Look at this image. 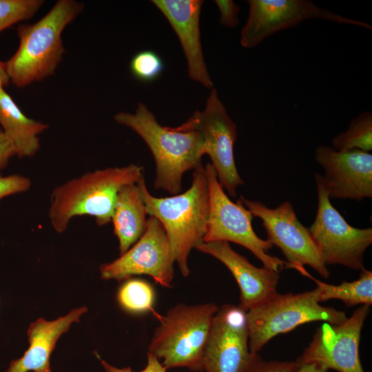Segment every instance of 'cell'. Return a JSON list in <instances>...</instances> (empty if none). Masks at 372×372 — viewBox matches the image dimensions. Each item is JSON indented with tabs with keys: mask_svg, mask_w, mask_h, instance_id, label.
I'll return each instance as SVG.
<instances>
[{
	"mask_svg": "<svg viewBox=\"0 0 372 372\" xmlns=\"http://www.w3.org/2000/svg\"><path fill=\"white\" fill-rule=\"evenodd\" d=\"M317 285L319 289V302L331 299L342 300L347 307L358 304H372V271L365 268L361 270L359 278L351 281H343L338 285L327 284L311 276L306 270L302 273Z\"/></svg>",
	"mask_w": 372,
	"mask_h": 372,
	"instance_id": "21",
	"label": "cell"
},
{
	"mask_svg": "<svg viewBox=\"0 0 372 372\" xmlns=\"http://www.w3.org/2000/svg\"><path fill=\"white\" fill-rule=\"evenodd\" d=\"M87 311L85 307L74 309L52 321L39 318L28 330L29 348L23 355L13 360L6 372H51L50 357L60 336Z\"/></svg>",
	"mask_w": 372,
	"mask_h": 372,
	"instance_id": "18",
	"label": "cell"
},
{
	"mask_svg": "<svg viewBox=\"0 0 372 372\" xmlns=\"http://www.w3.org/2000/svg\"><path fill=\"white\" fill-rule=\"evenodd\" d=\"M10 78L8 74L6 63L0 61V92L9 84Z\"/></svg>",
	"mask_w": 372,
	"mask_h": 372,
	"instance_id": "32",
	"label": "cell"
},
{
	"mask_svg": "<svg viewBox=\"0 0 372 372\" xmlns=\"http://www.w3.org/2000/svg\"><path fill=\"white\" fill-rule=\"evenodd\" d=\"M31 187V180L29 178L12 174L2 176L0 174V200L10 195L26 192Z\"/></svg>",
	"mask_w": 372,
	"mask_h": 372,
	"instance_id": "26",
	"label": "cell"
},
{
	"mask_svg": "<svg viewBox=\"0 0 372 372\" xmlns=\"http://www.w3.org/2000/svg\"><path fill=\"white\" fill-rule=\"evenodd\" d=\"M0 125L20 158L37 152L38 136L48 128V124L26 116L5 90L0 92Z\"/></svg>",
	"mask_w": 372,
	"mask_h": 372,
	"instance_id": "19",
	"label": "cell"
},
{
	"mask_svg": "<svg viewBox=\"0 0 372 372\" xmlns=\"http://www.w3.org/2000/svg\"><path fill=\"white\" fill-rule=\"evenodd\" d=\"M147 214L136 183L123 186L118 192L112 217L120 255L125 253L144 234Z\"/></svg>",
	"mask_w": 372,
	"mask_h": 372,
	"instance_id": "20",
	"label": "cell"
},
{
	"mask_svg": "<svg viewBox=\"0 0 372 372\" xmlns=\"http://www.w3.org/2000/svg\"><path fill=\"white\" fill-rule=\"evenodd\" d=\"M152 3L165 17L179 39L187 64L189 76L207 88L214 83L203 53L200 15L201 0H153Z\"/></svg>",
	"mask_w": 372,
	"mask_h": 372,
	"instance_id": "17",
	"label": "cell"
},
{
	"mask_svg": "<svg viewBox=\"0 0 372 372\" xmlns=\"http://www.w3.org/2000/svg\"><path fill=\"white\" fill-rule=\"evenodd\" d=\"M219 307L214 303L178 304L165 316H157L148 353L161 361L165 369L186 367L203 371L204 351L214 317Z\"/></svg>",
	"mask_w": 372,
	"mask_h": 372,
	"instance_id": "5",
	"label": "cell"
},
{
	"mask_svg": "<svg viewBox=\"0 0 372 372\" xmlns=\"http://www.w3.org/2000/svg\"><path fill=\"white\" fill-rule=\"evenodd\" d=\"M314 178L318 209L309 229L323 261L326 265L362 270L364 253L372 243V229L350 225L332 205L322 176L316 173Z\"/></svg>",
	"mask_w": 372,
	"mask_h": 372,
	"instance_id": "8",
	"label": "cell"
},
{
	"mask_svg": "<svg viewBox=\"0 0 372 372\" xmlns=\"http://www.w3.org/2000/svg\"><path fill=\"white\" fill-rule=\"evenodd\" d=\"M369 313L370 306L362 304L338 324L325 322L317 329L312 340L298 358L319 363L328 370L366 372L360 362L359 346L361 331Z\"/></svg>",
	"mask_w": 372,
	"mask_h": 372,
	"instance_id": "14",
	"label": "cell"
},
{
	"mask_svg": "<svg viewBox=\"0 0 372 372\" xmlns=\"http://www.w3.org/2000/svg\"><path fill=\"white\" fill-rule=\"evenodd\" d=\"M117 299L121 307L133 313L153 311L155 291L152 286L141 279L126 280L119 288Z\"/></svg>",
	"mask_w": 372,
	"mask_h": 372,
	"instance_id": "23",
	"label": "cell"
},
{
	"mask_svg": "<svg viewBox=\"0 0 372 372\" xmlns=\"http://www.w3.org/2000/svg\"><path fill=\"white\" fill-rule=\"evenodd\" d=\"M245 207L254 217L259 218L267 231V239L278 247L286 258L287 268L301 273L309 265L327 278L330 272L311 237L309 228L298 220L292 205L284 201L269 208L260 201L240 196Z\"/></svg>",
	"mask_w": 372,
	"mask_h": 372,
	"instance_id": "10",
	"label": "cell"
},
{
	"mask_svg": "<svg viewBox=\"0 0 372 372\" xmlns=\"http://www.w3.org/2000/svg\"><path fill=\"white\" fill-rule=\"evenodd\" d=\"M209 197V211L206 234L203 242H232L249 249L263 266L280 273L286 261L271 256L268 251L273 245L259 238L252 227L254 216L239 198L232 202L218 180L211 163L205 167Z\"/></svg>",
	"mask_w": 372,
	"mask_h": 372,
	"instance_id": "7",
	"label": "cell"
},
{
	"mask_svg": "<svg viewBox=\"0 0 372 372\" xmlns=\"http://www.w3.org/2000/svg\"><path fill=\"white\" fill-rule=\"evenodd\" d=\"M43 3L41 0H0V32L32 17Z\"/></svg>",
	"mask_w": 372,
	"mask_h": 372,
	"instance_id": "24",
	"label": "cell"
},
{
	"mask_svg": "<svg viewBox=\"0 0 372 372\" xmlns=\"http://www.w3.org/2000/svg\"><path fill=\"white\" fill-rule=\"evenodd\" d=\"M214 2L219 11V22L222 25L234 28L238 25L239 6L232 0H216Z\"/></svg>",
	"mask_w": 372,
	"mask_h": 372,
	"instance_id": "27",
	"label": "cell"
},
{
	"mask_svg": "<svg viewBox=\"0 0 372 372\" xmlns=\"http://www.w3.org/2000/svg\"><path fill=\"white\" fill-rule=\"evenodd\" d=\"M130 72L138 80L152 82L161 74L164 63L161 57L153 50H143L136 53L130 62Z\"/></svg>",
	"mask_w": 372,
	"mask_h": 372,
	"instance_id": "25",
	"label": "cell"
},
{
	"mask_svg": "<svg viewBox=\"0 0 372 372\" xmlns=\"http://www.w3.org/2000/svg\"><path fill=\"white\" fill-rule=\"evenodd\" d=\"M291 372H329L323 365L314 362H304L297 358Z\"/></svg>",
	"mask_w": 372,
	"mask_h": 372,
	"instance_id": "31",
	"label": "cell"
},
{
	"mask_svg": "<svg viewBox=\"0 0 372 372\" xmlns=\"http://www.w3.org/2000/svg\"><path fill=\"white\" fill-rule=\"evenodd\" d=\"M100 360L105 372H166L165 368L163 366L161 361L154 355L147 352V361L145 367L140 371H134L130 367L117 368L110 365L105 360L101 359L100 356L96 354Z\"/></svg>",
	"mask_w": 372,
	"mask_h": 372,
	"instance_id": "29",
	"label": "cell"
},
{
	"mask_svg": "<svg viewBox=\"0 0 372 372\" xmlns=\"http://www.w3.org/2000/svg\"><path fill=\"white\" fill-rule=\"evenodd\" d=\"M194 249L214 257L228 268L240 289L238 306L245 311L261 304L278 293L280 273L265 267L254 266L234 251L229 242H202Z\"/></svg>",
	"mask_w": 372,
	"mask_h": 372,
	"instance_id": "16",
	"label": "cell"
},
{
	"mask_svg": "<svg viewBox=\"0 0 372 372\" xmlns=\"http://www.w3.org/2000/svg\"><path fill=\"white\" fill-rule=\"evenodd\" d=\"M147 214L158 218L167 237L172 259L181 274H189L191 250L203 242L206 234L209 197L205 169H194L190 187L182 194L157 198L148 191L143 176L137 183Z\"/></svg>",
	"mask_w": 372,
	"mask_h": 372,
	"instance_id": "1",
	"label": "cell"
},
{
	"mask_svg": "<svg viewBox=\"0 0 372 372\" xmlns=\"http://www.w3.org/2000/svg\"><path fill=\"white\" fill-rule=\"evenodd\" d=\"M329 199L362 201L372 198V154L359 149L337 151L328 145L315 150Z\"/></svg>",
	"mask_w": 372,
	"mask_h": 372,
	"instance_id": "15",
	"label": "cell"
},
{
	"mask_svg": "<svg viewBox=\"0 0 372 372\" xmlns=\"http://www.w3.org/2000/svg\"><path fill=\"white\" fill-rule=\"evenodd\" d=\"M114 120L138 134L151 150L156 167V189L178 194L183 190L184 173L203 166L205 154L199 132L162 126L143 103L138 104L134 114L121 112L114 115Z\"/></svg>",
	"mask_w": 372,
	"mask_h": 372,
	"instance_id": "3",
	"label": "cell"
},
{
	"mask_svg": "<svg viewBox=\"0 0 372 372\" xmlns=\"http://www.w3.org/2000/svg\"><path fill=\"white\" fill-rule=\"evenodd\" d=\"M247 2L248 17L240 37V43L245 48H255L273 34L311 19L372 30L366 22L333 12L309 0H249Z\"/></svg>",
	"mask_w": 372,
	"mask_h": 372,
	"instance_id": "11",
	"label": "cell"
},
{
	"mask_svg": "<svg viewBox=\"0 0 372 372\" xmlns=\"http://www.w3.org/2000/svg\"><path fill=\"white\" fill-rule=\"evenodd\" d=\"M143 176V167L130 164L87 172L55 187L50 196L49 218L58 233L65 231L76 216L95 218L98 225L112 220L119 190L136 183Z\"/></svg>",
	"mask_w": 372,
	"mask_h": 372,
	"instance_id": "2",
	"label": "cell"
},
{
	"mask_svg": "<svg viewBox=\"0 0 372 372\" xmlns=\"http://www.w3.org/2000/svg\"><path fill=\"white\" fill-rule=\"evenodd\" d=\"M174 129L201 134L205 154L210 157L219 183L230 196H236L237 187L244 184L234 156L237 127L220 99L217 90H211L203 111H196L186 122Z\"/></svg>",
	"mask_w": 372,
	"mask_h": 372,
	"instance_id": "9",
	"label": "cell"
},
{
	"mask_svg": "<svg viewBox=\"0 0 372 372\" xmlns=\"http://www.w3.org/2000/svg\"><path fill=\"white\" fill-rule=\"evenodd\" d=\"M14 156H16L14 147L0 128V169H4Z\"/></svg>",
	"mask_w": 372,
	"mask_h": 372,
	"instance_id": "30",
	"label": "cell"
},
{
	"mask_svg": "<svg viewBox=\"0 0 372 372\" xmlns=\"http://www.w3.org/2000/svg\"><path fill=\"white\" fill-rule=\"evenodd\" d=\"M260 358L251 352L246 311L224 304L216 313L205 345V372H248Z\"/></svg>",
	"mask_w": 372,
	"mask_h": 372,
	"instance_id": "12",
	"label": "cell"
},
{
	"mask_svg": "<svg viewBox=\"0 0 372 372\" xmlns=\"http://www.w3.org/2000/svg\"><path fill=\"white\" fill-rule=\"evenodd\" d=\"M83 4L74 0H59L34 24L17 28L19 45L6 63L10 80L25 87L53 74L65 52L61 34L80 14Z\"/></svg>",
	"mask_w": 372,
	"mask_h": 372,
	"instance_id": "4",
	"label": "cell"
},
{
	"mask_svg": "<svg viewBox=\"0 0 372 372\" xmlns=\"http://www.w3.org/2000/svg\"><path fill=\"white\" fill-rule=\"evenodd\" d=\"M296 361H264L260 358L248 372H291Z\"/></svg>",
	"mask_w": 372,
	"mask_h": 372,
	"instance_id": "28",
	"label": "cell"
},
{
	"mask_svg": "<svg viewBox=\"0 0 372 372\" xmlns=\"http://www.w3.org/2000/svg\"><path fill=\"white\" fill-rule=\"evenodd\" d=\"M318 287L298 293H276L261 304L246 311L251 352H258L273 337L313 321L331 324L344 322V311L320 305Z\"/></svg>",
	"mask_w": 372,
	"mask_h": 372,
	"instance_id": "6",
	"label": "cell"
},
{
	"mask_svg": "<svg viewBox=\"0 0 372 372\" xmlns=\"http://www.w3.org/2000/svg\"><path fill=\"white\" fill-rule=\"evenodd\" d=\"M331 145L337 151L359 149L370 152L372 150V113L363 112L353 118L347 130L332 139Z\"/></svg>",
	"mask_w": 372,
	"mask_h": 372,
	"instance_id": "22",
	"label": "cell"
},
{
	"mask_svg": "<svg viewBox=\"0 0 372 372\" xmlns=\"http://www.w3.org/2000/svg\"><path fill=\"white\" fill-rule=\"evenodd\" d=\"M174 261L165 230L158 218L149 216L144 234L125 253L100 267L104 280H126L135 275H147L169 288L174 278Z\"/></svg>",
	"mask_w": 372,
	"mask_h": 372,
	"instance_id": "13",
	"label": "cell"
}]
</instances>
